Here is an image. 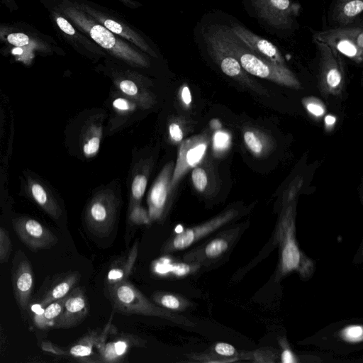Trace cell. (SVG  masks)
I'll use <instances>...</instances> for the list:
<instances>
[{
    "label": "cell",
    "mask_w": 363,
    "mask_h": 363,
    "mask_svg": "<svg viewBox=\"0 0 363 363\" xmlns=\"http://www.w3.org/2000/svg\"><path fill=\"white\" fill-rule=\"evenodd\" d=\"M169 132L171 138L174 142H180L183 138V132L181 127L175 123H172L169 126Z\"/></svg>",
    "instance_id": "37"
},
{
    "label": "cell",
    "mask_w": 363,
    "mask_h": 363,
    "mask_svg": "<svg viewBox=\"0 0 363 363\" xmlns=\"http://www.w3.org/2000/svg\"><path fill=\"white\" fill-rule=\"evenodd\" d=\"M51 16L63 38L78 52L92 60L104 58L108 55L56 8L51 11Z\"/></svg>",
    "instance_id": "9"
},
{
    "label": "cell",
    "mask_w": 363,
    "mask_h": 363,
    "mask_svg": "<svg viewBox=\"0 0 363 363\" xmlns=\"http://www.w3.org/2000/svg\"><path fill=\"white\" fill-rule=\"evenodd\" d=\"M214 351L216 354L225 357L233 356L235 352V350L233 345L224 342L216 344Z\"/></svg>",
    "instance_id": "36"
},
{
    "label": "cell",
    "mask_w": 363,
    "mask_h": 363,
    "mask_svg": "<svg viewBox=\"0 0 363 363\" xmlns=\"http://www.w3.org/2000/svg\"><path fill=\"white\" fill-rule=\"evenodd\" d=\"M104 329H94L89 331L74 342L68 349L61 348L50 342H44L41 347L45 351L60 355L68 356L79 362L99 363L97 346L104 337L108 326Z\"/></svg>",
    "instance_id": "8"
},
{
    "label": "cell",
    "mask_w": 363,
    "mask_h": 363,
    "mask_svg": "<svg viewBox=\"0 0 363 363\" xmlns=\"http://www.w3.org/2000/svg\"><path fill=\"white\" fill-rule=\"evenodd\" d=\"M182 99L186 105H189L191 102V94L188 86H184L182 90Z\"/></svg>",
    "instance_id": "40"
},
{
    "label": "cell",
    "mask_w": 363,
    "mask_h": 363,
    "mask_svg": "<svg viewBox=\"0 0 363 363\" xmlns=\"http://www.w3.org/2000/svg\"><path fill=\"white\" fill-rule=\"evenodd\" d=\"M191 179L195 188L199 191H203L207 186L208 179L205 170L201 167H196L191 173Z\"/></svg>",
    "instance_id": "31"
},
{
    "label": "cell",
    "mask_w": 363,
    "mask_h": 363,
    "mask_svg": "<svg viewBox=\"0 0 363 363\" xmlns=\"http://www.w3.org/2000/svg\"><path fill=\"white\" fill-rule=\"evenodd\" d=\"M89 303L84 291L74 287L65 298L62 311L54 328H69L80 324L88 315Z\"/></svg>",
    "instance_id": "16"
},
{
    "label": "cell",
    "mask_w": 363,
    "mask_h": 363,
    "mask_svg": "<svg viewBox=\"0 0 363 363\" xmlns=\"http://www.w3.org/2000/svg\"><path fill=\"white\" fill-rule=\"evenodd\" d=\"M320 56V80L330 91L338 90L345 80L344 62L341 55L327 44L313 40Z\"/></svg>",
    "instance_id": "11"
},
{
    "label": "cell",
    "mask_w": 363,
    "mask_h": 363,
    "mask_svg": "<svg viewBox=\"0 0 363 363\" xmlns=\"http://www.w3.org/2000/svg\"><path fill=\"white\" fill-rule=\"evenodd\" d=\"M125 6L130 9H137L142 6V4L136 0H118Z\"/></svg>",
    "instance_id": "41"
},
{
    "label": "cell",
    "mask_w": 363,
    "mask_h": 363,
    "mask_svg": "<svg viewBox=\"0 0 363 363\" xmlns=\"http://www.w3.org/2000/svg\"><path fill=\"white\" fill-rule=\"evenodd\" d=\"M200 21L237 59L243 69L249 74L292 89H301L300 82L289 69L255 54L233 34L229 26L222 23L215 15L206 14L201 18Z\"/></svg>",
    "instance_id": "2"
},
{
    "label": "cell",
    "mask_w": 363,
    "mask_h": 363,
    "mask_svg": "<svg viewBox=\"0 0 363 363\" xmlns=\"http://www.w3.org/2000/svg\"><path fill=\"white\" fill-rule=\"evenodd\" d=\"M257 16L276 29H289L299 16L301 6L293 0H252Z\"/></svg>",
    "instance_id": "6"
},
{
    "label": "cell",
    "mask_w": 363,
    "mask_h": 363,
    "mask_svg": "<svg viewBox=\"0 0 363 363\" xmlns=\"http://www.w3.org/2000/svg\"><path fill=\"white\" fill-rule=\"evenodd\" d=\"M306 108L311 113L315 116H321L325 112L323 106L316 103H309L307 104Z\"/></svg>",
    "instance_id": "38"
},
{
    "label": "cell",
    "mask_w": 363,
    "mask_h": 363,
    "mask_svg": "<svg viewBox=\"0 0 363 363\" xmlns=\"http://www.w3.org/2000/svg\"><path fill=\"white\" fill-rule=\"evenodd\" d=\"M313 40L330 46L340 55L357 63L363 60V29L362 26H345L318 31Z\"/></svg>",
    "instance_id": "5"
},
{
    "label": "cell",
    "mask_w": 363,
    "mask_h": 363,
    "mask_svg": "<svg viewBox=\"0 0 363 363\" xmlns=\"http://www.w3.org/2000/svg\"><path fill=\"white\" fill-rule=\"evenodd\" d=\"M362 11L363 0H336L330 11V19L339 27L350 26Z\"/></svg>",
    "instance_id": "19"
},
{
    "label": "cell",
    "mask_w": 363,
    "mask_h": 363,
    "mask_svg": "<svg viewBox=\"0 0 363 363\" xmlns=\"http://www.w3.org/2000/svg\"><path fill=\"white\" fill-rule=\"evenodd\" d=\"M206 147L205 144H200L189 150L186 153L187 162L190 165L196 164L203 157Z\"/></svg>",
    "instance_id": "32"
},
{
    "label": "cell",
    "mask_w": 363,
    "mask_h": 363,
    "mask_svg": "<svg viewBox=\"0 0 363 363\" xmlns=\"http://www.w3.org/2000/svg\"><path fill=\"white\" fill-rule=\"evenodd\" d=\"M108 56L136 69H150L161 62L114 35L85 13L75 0H61L55 7Z\"/></svg>",
    "instance_id": "1"
},
{
    "label": "cell",
    "mask_w": 363,
    "mask_h": 363,
    "mask_svg": "<svg viewBox=\"0 0 363 363\" xmlns=\"http://www.w3.org/2000/svg\"><path fill=\"white\" fill-rule=\"evenodd\" d=\"M152 299L157 306L178 313L186 311L192 306L191 302L187 298L171 292H155Z\"/></svg>",
    "instance_id": "23"
},
{
    "label": "cell",
    "mask_w": 363,
    "mask_h": 363,
    "mask_svg": "<svg viewBox=\"0 0 363 363\" xmlns=\"http://www.w3.org/2000/svg\"><path fill=\"white\" fill-rule=\"evenodd\" d=\"M281 361L284 363H292L295 362L294 355L291 350L286 349L283 351L281 354Z\"/></svg>",
    "instance_id": "42"
},
{
    "label": "cell",
    "mask_w": 363,
    "mask_h": 363,
    "mask_svg": "<svg viewBox=\"0 0 363 363\" xmlns=\"http://www.w3.org/2000/svg\"><path fill=\"white\" fill-rule=\"evenodd\" d=\"M30 192L35 202L43 208L52 217L58 218L60 211L57 206L50 199L45 189L39 184L33 183Z\"/></svg>",
    "instance_id": "25"
},
{
    "label": "cell",
    "mask_w": 363,
    "mask_h": 363,
    "mask_svg": "<svg viewBox=\"0 0 363 363\" xmlns=\"http://www.w3.org/2000/svg\"><path fill=\"white\" fill-rule=\"evenodd\" d=\"M168 175L166 171L152 186L148 199V213L150 221L160 222L165 216L168 206Z\"/></svg>",
    "instance_id": "17"
},
{
    "label": "cell",
    "mask_w": 363,
    "mask_h": 363,
    "mask_svg": "<svg viewBox=\"0 0 363 363\" xmlns=\"http://www.w3.org/2000/svg\"><path fill=\"white\" fill-rule=\"evenodd\" d=\"M325 121L328 125H333L335 122V118L332 116H327Z\"/></svg>",
    "instance_id": "43"
},
{
    "label": "cell",
    "mask_w": 363,
    "mask_h": 363,
    "mask_svg": "<svg viewBox=\"0 0 363 363\" xmlns=\"http://www.w3.org/2000/svg\"><path fill=\"white\" fill-rule=\"evenodd\" d=\"M244 140L247 147L255 155H259L262 151L263 145L261 140L252 131H246L243 135Z\"/></svg>",
    "instance_id": "30"
},
{
    "label": "cell",
    "mask_w": 363,
    "mask_h": 363,
    "mask_svg": "<svg viewBox=\"0 0 363 363\" xmlns=\"http://www.w3.org/2000/svg\"><path fill=\"white\" fill-rule=\"evenodd\" d=\"M130 222L135 225H148L151 223L148 211L136 205L133 207L129 215Z\"/></svg>",
    "instance_id": "28"
},
{
    "label": "cell",
    "mask_w": 363,
    "mask_h": 363,
    "mask_svg": "<svg viewBox=\"0 0 363 363\" xmlns=\"http://www.w3.org/2000/svg\"><path fill=\"white\" fill-rule=\"evenodd\" d=\"M233 34L252 52L274 64L285 66V60L278 48L268 40L235 23L229 26Z\"/></svg>",
    "instance_id": "15"
},
{
    "label": "cell",
    "mask_w": 363,
    "mask_h": 363,
    "mask_svg": "<svg viewBox=\"0 0 363 363\" xmlns=\"http://www.w3.org/2000/svg\"><path fill=\"white\" fill-rule=\"evenodd\" d=\"M116 203L105 197L95 199L86 213V223L89 231L99 238H106L113 231L116 220Z\"/></svg>",
    "instance_id": "12"
},
{
    "label": "cell",
    "mask_w": 363,
    "mask_h": 363,
    "mask_svg": "<svg viewBox=\"0 0 363 363\" xmlns=\"http://www.w3.org/2000/svg\"><path fill=\"white\" fill-rule=\"evenodd\" d=\"M301 259V254L291 230H288L284 239L282 254L281 267L284 272H289L298 268Z\"/></svg>",
    "instance_id": "24"
},
{
    "label": "cell",
    "mask_w": 363,
    "mask_h": 363,
    "mask_svg": "<svg viewBox=\"0 0 363 363\" xmlns=\"http://www.w3.org/2000/svg\"><path fill=\"white\" fill-rule=\"evenodd\" d=\"M119 88L124 94L129 96L136 95L138 91L137 84L130 79H121L119 82Z\"/></svg>",
    "instance_id": "33"
},
{
    "label": "cell",
    "mask_w": 363,
    "mask_h": 363,
    "mask_svg": "<svg viewBox=\"0 0 363 363\" xmlns=\"http://www.w3.org/2000/svg\"><path fill=\"white\" fill-rule=\"evenodd\" d=\"M341 336L350 342H360L363 337V328L359 325H349L342 330Z\"/></svg>",
    "instance_id": "27"
},
{
    "label": "cell",
    "mask_w": 363,
    "mask_h": 363,
    "mask_svg": "<svg viewBox=\"0 0 363 363\" xmlns=\"http://www.w3.org/2000/svg\"><path fill=\"white\" fill-rule=\"evenodd\" d=\"M145 342L135 334L117 332L110 324L96 348L100 362H121L132 348L145 347Z\"/></svg>",
    "instance_id": "7"
},
{
    "label": "cell",
    "mask_w": 363,
    "mask_h": 363,
    "mask_svg": "<svg viewBox=\"0 0 363 363\" xmlns=\"http://www.w3.org/2000/svg\"><path fill=\"white\" fill-rule=\"evenodd\" d=\"M1 337H2V333H1V325H0V347H1V343H2V339H1Z\"/></svg>",
    "instance_id": "44"
},
{
    "label": "cell",
    "mask_w": 363,
    "mask_h": 363,
    "mask_svg": "<svg viewBox=\"0 0 363 363\" xmlns=\"http://www.w3.org/2000/svg\"><path fill=\"white\" fill-rule=\"evenodd\" d=\"M12 281L16 302L22 311H26L34 287V273L29 259L21 251L13 259Z\"/></svg>",
    "instance_id": "14"
},
{
    "label": "cell",
    "mask_w": 363,
    "mask_h": 363,
    "mask_svg": "<svg viewBox=\"0 0 363 363\" xmlns=\"http://www.w3.org/2000/svg\"><path fill=\"white\" fill-rule=\"evenodd\" d=\"M100 139L98 137L90 138L84 145L83 152L86 156L94 155L99 148Z\"/></svg>",
    "instance_id": "35"
},
{
    "label": "cell",
    "mask_w": 363,
    "mask_h": 363,
    "mask_svg": "<svg viewBox=\"0 0 363 363\" xmlns=\"http://www.w3.org/2000/svg\"><path fill=\"white\" fill-rule=\"evenodd\" d=\"M230 142L229 135L224 132H217L214 135L213 144L217 150L225 149Z\"/></svg>",
    "instance_id": "34"
},
{
    "label": "cell",
    "mask_w": 363,
    "mask_h": 363,
    "mask_svg": "<svg viewBox=\"0 0 363 363\" xmlns=\"http://www.w3.org/2000/svg\"><path fill=\"white\" fill-rule=\"evenodd\" d=\"M113 106L119 110H128L130 108L129 103L123 99H116L113 102Z\"/></svg>",
    "instance_id": "39"
},
{
    "label": "cell",
    "mask_w": 363,
    "mask_h": 363,
    "mask_svg": "<svg viewBox=\"0 0 363 363\" xmlns=\"http://www.w3.org/2000/svg\"><path fill=\"white\" fill-rule=\"evenodd\" d=\"M75 1L85 13L112 33L135 45L151 57L162 60V55L157 44L117 13L90 0Z\"/></svg>",
    "instance_id": "4"
},
{
    "label": "cell",
    "mask_w": 363,
    "mask_h": 363,
    "mask_svg": "<svg viewBox=\"0 0 363 363\" xmlns=\"http://www.w3.org/2000/svg\"><path fill=\"white\" fill-rule=\"evenodd\" d=\"M13 227L19 239L32 251L50 249L58 242L57 237L39 221L30 218H18Z\"/></svg>",
    "instance_id": "10"
},
{
    "label": "cell",
    "mask_w": 363,
    "mask_h": 363,
    "mask_svg": "<svg viewBox=\"0 0 363 363\" xmlns=\"http://www.w3.org/2000/svg\"><path fill=\"white\" fill-rule=\"evenodd\" d=\"M65 297L54 301L43 308H38L34 311L33 321L35 325L40 329L45 330L48 328L54 327L60 315Z\"/></svg>",
    "instance_id": "22"
},
{
    "label": "cell",
    "mask_w": 363,
    "mask_h": 363,
    "mask_svg": "<svg viewBox=\"0 0 363 363\" xmlns=\"http://www.w3.org/2000/svg\"><path fill=\"white\" fill-rule=\"evenodd\" d=\"M11 252V241L8 232L0 227V262L9 260Z\"/></svg>",
    "instance_id": "26"
},
{
    "label": "cell",
    "mask_w": 363,
    "mask_h": 363,
    "mask_svg": "<svg viewBox=\"0 0 363 363\" xmlns=\"http://www.w3.org/2000/svg\"><path fill=\"white\" fill-rule=\"evenodd\" d=\"M108 298L113 308L123 314H138L157 317L185 327H194L195 323L178 313L160 307L147 299L128 280L107 286Z\"/></svg>",
    "instance_id": "3"
},
{
    "label": "cell",
    "mask_w": 363,
    "mask_h": 363,
    "mask_svg": "<svg viewBox=\"0 0 363 363\" xmlns=\"http://www.w3.org/2000/svg\"><path fill=\"white\" fill-rule=\"evenodd\" d=\"M80 277L78 272H72L58 278L43 296L38 308H43L52 301L65 297L75 287Z\"/></svg>",
    "instance_id": "20"
},
{
    "label": "cell",
    "mask_w": 363,
    "mask_h": 363,
    "mask_svg": "<svg viewBox=\"0 0 363 363\" xmlns=\"http://www.w3.org/2000/svg\"><path fill=\"white\" fill-rule=\"evenodd\" d=\"M0 40L16 48L30 50L45 52L50 49L49 45L40 39L21 31H15L4 26H0Z\"/></svg>",
    "instance_id": "21"
},
{
    "label": "cell",
    "mask_w": 363,
    "mask_h": 363,
    "mask_svg": "<svg viewBox=\"0 0 363 363\" xmlns=\"http://www.w3.org/2000/svg\"><path fill=\"white\" fill-rule=\"evenodd\" d=\"M147 186V178L143 174H137L132 182L131 193L135 201H139L143 197Z\"/></svg>",
    "instance_id": "29"
},
{
    "label": "cell",
    "mask_w": 363,
    "mask_h": 363,
    "mask_svg": "<svg viewBox=\"0 0 363 363\" xmlns=\"http://www.w3.org/2000/svg\"><path fill=\"white\" fill-rule=\"evenodd\" d=\"M138 254V244L135 242L123 257L111 266L106 276L107 286L115 285L128 280L133 269Z\"/></svg>",
    "instance_id": "18"
},
{
    "label": "cell",
    "mask_w": 363,
    "mask_h": 363,
    "mask_svg": "<svg viewBox=\"0 0 363 363\" xmlns=\"http://www.w3.org/2000/svg\"><path fill=\"white\" fill-rule=\"evenodd\" d=\"M229 218L230 215L225 214L201 225L185 228L167 240L161 248V252L168 254L185 250L213 233Z\"/></svg>",
    "instance_id": "13"
}]
</instances>
